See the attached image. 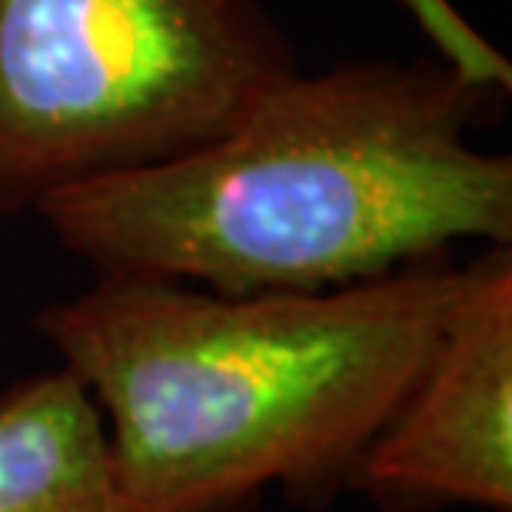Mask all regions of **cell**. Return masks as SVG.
I'll return each mask as SVG.
<instances>
[{"instance_id":"cell-6","label":"cell","mask_w":512,"mask_h":512,"mask_svg":"<svg viewBox=\"0 0 512 512\" xmlns=\"http://www.w3.org/2000/svg\"><path fill=\"white\" fill-rule=\"evenodd\" d=\"M416 27L423 30L429 44L436 47V57L449 60L456 70H463L469 80L486 87L512 90V64L503 50H496L469 20L453 7V0H399Z\"/></svg>"},{"instance_id":"cell-1","label":"cell","mask_w":512,"mask_h":512,"mask_svg":"<svg viewBox=\"0 0 512 512\" xmlns=\"http://www.w3.org/2000/svg\"><path fill=\"white\" fill-rule=\"evenodd\" d=\"M503 97L436 54L296 70L220 137L34 213L97 276L227 296L336 290L463 240L512 247V157L469 143Z\"/></svg>"},{"instance_id":"cell-5","label":"cell","mask_w":512,"mask_h":512,"mask_svg":"<svg viewBox=\"0 0 512 512\" xmlns=\"http://www.w3.org/2000/svg\"><path fill=\"white\" fill-rule=\"evenodd\" d=\"M0 512H124L104 416L64 366L0 393Z\"/></svg>"},{"instance_id":"cell-3","label":"cell","mask_w":512,"mask_h":512,"mask_svg":"<svg viewBox=\"0 0 512 512\" xmlns=\"http://www.w3.org/2000/svg\"><path fill=\"white\" fill-rule=\"evenodd\" d=\"M293 74L260 0H0V213L180 157Z\"/></svg>"},{"instance_id":"cell-2","label":"cell","mask_w":512,"mask_h":512,"mask_svg":"<svg viewBox=\"0 0 512 512\" xmlns=\"http://www.w3.org/2000/svg\"><path fill=\"white\" fill-rule=\"evenodd\" d=\"M449 256L316 293L97 276L37 313L104 416L124 512L320 506L423 370L463 290Z\"/></svg>"},{"instance_id":"cell-4","label":"cell","mask_w":512,"mask_h":512,"mask_svg":"<svg viewBox=\"0 0 512 512\" xmlns=\"http://www.w3.org/2000/svg\"><path fill=\"white\" fill-rule=\"evenodd\" d=\"M353 489L383 512H512V247L466 263L453 313Z\"/></svg>"}]
</instances>
